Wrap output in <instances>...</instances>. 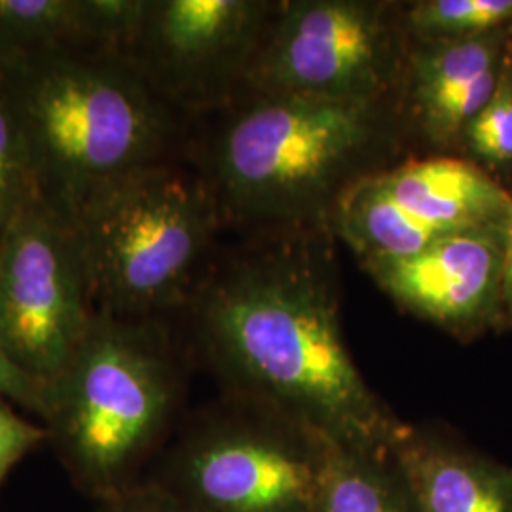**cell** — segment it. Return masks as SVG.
Segmentation results:
<instances>
[{
	"label": "cell",
	"mask_w": 512,
	"mask_h": 512,
	"mask_svg": "<svg viewBox=\"0 0 512 512\" xmlns=\"http://www.w3.org/2000/svg\"><path fill=\"white\" fill-rule=\"evenodd\" d=\"M325 232L272 230L211 268L190 300L198 332L239 399L332 444L389 454L406 423L366 384L346 346Z\"/></svg>",
	"instance_id": "cell-1"
},
{
	"label": "cell",
	"mask_w": 512,
	"mask_h": 512,
	"mask_svg": "<svg viewBox=\"0 0 512 512\" xmlns=\"http://www.w3.org/2000/svg\"><path fill=\"white\" fill-rule=\"evenodd\" d=\"M219 114L194 160L224 224L329 228L342 196L395 165L410 131L399 101L245 92Z\"/></svg>",
	"instance_id": "cell-2"
},
{
	"label": "cell",
	"mask_w": 512,
	"mask_h": 512,
	"mask_svg": "<svg viewBox=\"0 0 512 512\" xmlns=\"http://www.w3.org/2000/svg\"><path fill=\"white\" fill-rule=\"evenodd\" d=\"M40 202L69 224L109 184L181 158L184 114L122 54L63 48L0 65Z\"/></svg>",
	"instance_id": "cell-3"
},
{
	"label": "cell",
	"mask_w": 512,
	"mask_h": 512,
	"mask_svg": "<svg viewBox=\"0 0 512 512\" xmlns=\"http://www.w3.org/2000/svg\"><path fill=\"white\" fill-rule=\"evenodd\" d=\"M198 165H148L109 184L71 226L97 313L139 319L190 302L222 226Z\"/></svg>",
	"instance_id": "cell-4"
},
{
	"label": "cell",
	"mask_w": 512,
	"mask_h": 512,
	"mask_svg": "<svg viewBox=\"0 0 512 512\" xmlns=\"http://www.w3.org/2000/svg\"><path fill=\"white\" fill-rule=\"evenodd\" d=\"M173 397V370L147 332L95 313L73 363L52 385L50 418L78 469L112 482L160 437Z\"/></svg>",
	"instance_id": "cell-5"
},
{
	"label": "cell",
	"mask_w": 512,
	"mask_h": 512,
	"mask_svg": "<svg viewBox=\"0 0 512 512\" xmlns=\"http://www.w3.org/2000/svg\"><path fill=\"white\" fill-rule=\"evenodd\" d=\"M408 44L401 4L283 0L243 93L401 103Z\"/></svg>",
	"instance_id": "cell-6"
},
{
	"label": "cell",
	"mask_w": 512,
	"mask_h": 512,
	"mask_svg": "<svg viewBox=\"0 0 512 512\" xmlns=\"http://www.w3.org/2000/svg\"><path fill=\"white\" fill-rule=\"evenodd\" d=\"M329 440L287 416L234 399L175 459L162 488L188 512H313Z\"/></svg>",
	"instance_id": "cell-7"
},
{
	"label": "cell",
	"mask_w": 512,
	"mask_h": 512,
	"mask_svg": "<svg viewBox=\"0 0 512 512\" xmlns=\"http://www.w3.org/2000/svg\"><path fill=\"white\" fill-rule=\"evenodd\" d=\"M73 226L35 200L0 239V344L54 385L95 319Z\"/></svg>",
	"instance_id": "cell-8"
},
{
	"label": "cell",
	"mask_w": 512,
	"mask_h": 512,
	"mask_svg": "<svg viewBox=\"0 0 512 512\" xmlns=\"http://www.w3.org/2000/svg\"><path fill=\"white\" fill-rule=\"evenodd\" d=\"M279 2L145 0L122 55L169 105L211 114L239 97Z\"/></svg>",
	"instance_id": "cell-9"
},
{
	"label": "cell",
	"mask_w": 512,
	"mask_h": 512,
	"mask_svg": "<svg viewBox=\"0 0 512 512\" xmlns=\"http://www.w3.org/2000/svg\"><path fill=\"white\" fill-rule=\"evenodd\" d=\"M507 228L450 234L421 253L363 264L403 310L461 342L497 330Z\"/></svg>",
	"instance_id": "cell-10"
},
{
	"label": "cell",
	"mask_w": 512,
	"mask_h": 512,
	"mask_svg": "<svg viewBox=\"0 0 512 512\" xmlns=\"http://www.w3.org/2000/svg\"><path fill=\"white\" fill-rule=\"evenodd\" d=\"M511 40L509 29L473 38H410L401 97L408 129L437 148L458 150L494 93Z\"/></svg>",
	"instance_id": "cell-11"
},
{
	"label": "cell",
	"mask_w": 512,
	"mask_h": 512,
	"mask_svg": "<svg viewBox=\"0 0 512 512\" xmlns=\"http://www.w3.org/2000/svg\"><path fill=\"white\" fill-rule=\"evenodd\" d=\"M416 512H512V465L429 427H404L391 448Z\"/></svg>",
	"instance_id": "cell-12"
},
{
	"label": "cell",
	"mask_w": 512,
	"mask_h": 512,
	"mask_svg": "<svg viewBox=\"0 0 512 512\" xmlns=\"http://www.w3.org/2000/svg\"><path fill=\"white\" fill-rule=\"evenodd\" d=\"M385 194L442 234L507 228L512 194L494 175L459 156H427L376 173Z\"/></svg>",
	"instance_id": "cell-13"
},
{
	"label": "cell",
	"mask_w": 512,
	"mask_h": 512,
	"mask_svg": "<svg viewBox=\"0 0 512 512\" xmlns=\"http://www.w3.org/2000/svg\"><path fill=\"white\" fill-rule=\"evenodd\" d=\"M332 236L344 239L361 264L418 255L450 234L408 215L384 192L376 173L353 184L330 217Z\"/></svg>",
	"instance_id": "cell-14"
},
{
	"label": "cell",
	"mask_w": 512,
	"mask_h": 512,
	"mask_svg": "<svg viewBox=\"0 0 512 512\" xmlns=\"http://www.w3.org/2000/svg\"><path fill=\"white\" fill-rule=\"evenodd\" d=\"M313 512H416L397 463L329 444Z\"/></svg>",
	"instance_id": "cell-15"
},
{
	"label": "cell",
	"mask_w": 512,
	"mask_h": 512,
	"mask_svg": "<svg viewBox=\"0 0 512 512\" xmlns=\"http://www.w3.org/2000/svg\"><path fill=\"white\" fill-rule=\"evenodd\" d=\"M63 48H88L86 0H0V65Z\"/></svg>",
	"instance_id": "cell-16"
},
{
	"label": "cell",
	"mask_w": 512,
	"mask_h": 512,
	"mask_svg": "<svg viewBox=\"0 0 512 512\" xmlns=\"http://www.w3.org/2000/svg\"><path fill=\"white\" fill-rule=\"evenodd\" d=\"M408 37L473 38L509 29L512 0H418L403 8Z\"/></svg>",
	"instance_id": "cell-17"
},
{
	"label": "cell",
	"mask_w": 512,
	"mask_h": 512,
	"mask_svg": "<svg viewBox=\"0 0 512 512\" xmlns=\"http://www.w3.org/2000/svg\"><path fill=\"white\" fill-rule=\"evenodd\" d=\"M459 148L488 173L512 167V40L494 93L465 129Z\"/></svg>",
	"instance_id": "cell-18"
},
{
	"label": "cell",
	"mask_w": 512,
	"mask_h": 512,
	"mask_svg": "<svg viewBox=\"0 0 512 512\" xmlns=\"http://www.w3.org/2000/svg\"><path fill=\"white\" fill-rule=\"evenodd\" d=\"M35 200L37 186L29 152L0 86V239Z\"/></svg>",
	"instance_id": "cell-19"
},
{
	"label": "cell",
	"mask_w": 512,
	"mask_h": 512,
	"mask_svg": "<svg viewBox=\"0 0 512 512\" xmlns=\"http://www.w3.org/2000/svg\"><path fill=\"white\" fill-rule=\"evenodd\" d=\"M0 399L23 404L50 418L52 412V385L29 374L12 359L0 344Z\"/></svg>",
	"instance_id": "cell-20"
},
{
	"label": "cell",
	"mask_w": 512,
	"mask_h": 512,
	"mask_svg": "<svg viewBox=\"0 0 512 512\" xmlns=\"http://www.w3.org/2000/svg\"><path fill=\"white\" fill-rule=\"evenodd\" d=\"M42 435L44 431L40 427L23 420L0 399V482L19 459L42 439Z\"/></svg>",
	"instance_id": "cell-21"
},
{
	"label": "cell",
	"mask_w": 512,
	"mask_h": 512,
	"mask_svg": "<svg viewBox=\"0 0 512 512\" xmlns=\"http://www.w3.org/2000/svg\"><path fill=\"white\" fill-rule=\"evenodd\" d=\"M509 329H512V219L507 226V238H505V260H503L499 315H497V332Z\"/></svg>",
	"instance_id": "cell-22"
},
{
	"label": "cell",
	"mask_w": 512,
	"mask_h": 512,
	"mask_svg": "<svg viewBox=\"0 0 512 512\" xmlns=\"http://www.w3.org/2000/svg\"><path fill=\"white\" fill-rule=\"evenodd\" d=\"M116 512H188L162 488L137 494L128 499Z\"/></svg>",
	"instance_id": "cell-23"
},
{
	"label": "cell",
	"mask_w": 512,
	"mask_h": 512,
	"mask_svg": "<svg viewBox=\"0 0 512 512\" xmlns=\"http://www.w3.org/2000/svg\"><path fill=\"white\" fill-rule=\"evenodd\" d=\"M509 37H512V25L509 27Z\"/></svg>",
	"instance_id": "cell-24"
}]
</instances>
